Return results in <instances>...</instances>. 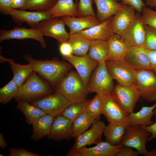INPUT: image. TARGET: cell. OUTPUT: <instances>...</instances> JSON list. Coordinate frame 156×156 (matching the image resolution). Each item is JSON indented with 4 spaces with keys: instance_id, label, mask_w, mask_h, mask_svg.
I'll return each instance as SVG.
<instances>
[{
    "instance_id": "cell-1",
    "label": "cell",
    "mask_w": 156,
    "mask_h": 156,
    "mask_svg": "<svg viewBox=\"0 0 156 156\" xmlns=\"http://www.w3.org/2000/svg\"><path fill=\"white\" fill-rule=\"evenodd\" d=\"M23 57L33 71L48 82L53 89L73 66L69 63L61 61L56 57L51 60H38L29 54L25 55Z\"/></svg>"
},
{
    "instance_id": "cell-2",
    "label": "cell",
    "mask_w": 156,
    "mask_h": 156,
    "mask_svg": "<svg viewBox=\"0 0 156 156\" xmlns=\"http://www.w3.org/2000/svg\"><path fill=\"white\" fill-rule=\"evenodd\" d=\"M54 92L51 84L33 71L19 87L18 93L14 99L16 102L23 101L31 103L40 98Z\"/></svg>"
},
{
    "instance_id": "cell-3",
    "label": "cell",
    "mask_w": 156,
    "mask_h": 156,
    "mask_svg": "<svg viewBox=\"0 0 156 156\" xmlns=\"http://www.w3.org/2000/svg\"><path fill=\"white\" fill-rule=\"evenodd\" d=\"M71 103L87 99V87L77 71L70 70L53 89Z\"/></svg>"
},
{
    "instance_id": "cell-4",
    "label": "cell",
    "mask_w": 156,
    "mask_h": 156,
    "mask_svg": "<svg viewBox=\"0 0 156 156\" xmlns=\"http://www.w3.org/2000/svg\"><path fill=\"white\" fill-rule=\"evenodd\" d=\"M100 95L102 114L106 117L109 123L126 128L130 127L129 114L119 104L112 92Z\"/></svg>"
},
{
    "instance_id": "cell-5",
    "label": "cell",
    "mask_w": 156,
    "mask_h": 156,
    "mask_svg": "<svg viewBox=\"0 0 156 156\" xmlns=\"http://www.w3.org/2000/svg\"><path fill=\"white\" fill-rule=\"evenodd\" d=\"M107 69L117 83L126 86H136V71L124 60L106 61Z\"/></svg>"
},
{
    "instance_id": "cell-6",
    "label": "cell",
    "mask_w": 156,
    "mask_h": 156,
    "mask_svg": "<svg viewBox=\"0 0 156 156\" xmlns=\"http://www.w3.org/2000/svg\"><path fill=\"white\" fill-rule=\"evenodd\" d=\"M105 62H99L94 70L87 87L89 92L100 95L112 92L114 87L113 79L107 69Z\"/></svg>"
},
{
    "instance_id": "cell-7",
    "label": "cell",
    "mask_w": 156,
    "mask_h": 156,
    "mask_svg": "<svg viewBox=\"0 0 156 156\" xmlns=\"http://www.w3.org/2000/svg\"><path fill=\"white\" fill-rule=\"evenodd\" d=\"M151 133L141 125L130 126L126 128L120 144L123 146H128L135 148L139 154L144 155L148 151L146 144Z\"/></svg>"
},
{
    "instance_id": "cell-8",
    "label": "cell",
    "mask_w": 156,
    "mask_h": 156,
    "mask_svg": "<svg viewBox=\"0 0 156 156\" xmlns=\"http://www.w3.org/2000/svg\"><path fill=\"white\" fill-rule=\"evenodd\" d=\"M71 103L62 94L56 92L40 98L31 103L42 109L47 114L55 117L61 115Z\"/></svg>"
},
{
    "instance_id": "cell-9",
    "label": "cell",
    "mask_w": 156,
    "mask_h": 156,
    "mask_svg": "<svg viewBox=\"0 0 156 156\" xmlns=\"http://www.w3.org/2000/svg\"><path fill=\"white\" fill-rule=\"evenodd\" d=\"M112 93L116 100L129 114L133 112L135 105L141 97L136 86H126L117 83Z\"/></svg>"
},
{
    "instance_id": "cell-10",
    "label": "cell",
    "mask_w": 156,
    "mask_h": 156,
    "mask_svg": "<svg viewBox=\"0 0 156 156\" xmlns=\"http://www.w3.org/2000/svg\"><path fill=\"white\" fill-rule=\"evenodd\" d=\"M136 81L141 97L148 102L156 101V76L154 73L150 70L137 71Z\"/></svg>"
},
{
    "instance_id": "cell-11",
    "label": "cell",
    "mask_w": 156,
    "mask_h": 156,
    "mask_svg": "<svg viewBox=\"0 0 156 156\" xmlns=\"http://www.w3.org/2000/svg\"><path fill=\"white\" fill-rule=\"evenodd\" d=\"M65 25L61 18H52L41 21L36 29L41 31L44 36L53 38L60 43L68 41L70 37Z\"/></svg>"
},
{
    "instance_id": "cell-12",
    "label": "cell",
    "mask_w": 156,
    "mask_h": 156,
    "mask_svg": "<svg viewBox=\"0 0 156 156\" xmlns=\"http://www.w3.org/2000/svg\"><path fill=\"white\" fill-rule=\"evenodd\" d=\"M106 126L104 122L99 120L94 122L89 130L76 138L75 141L70 151H76L87 145L97 144L102 141V135Z\"/></svg>"
},
{
    "instance_id": "cell-13",
    "label": "cell",
    "mask_w": 156,
    "mask_h": 156,
    "mask_svg": "<svg viewBox=\"0 0 156 156\" xmlns=\"http://www.w3.org/2000/svg\"><path fill=\"white\" fill-rule=\"evenodd\" d=\"M146 25L142 20L141 15L136 14L133 23L121 36L128 48L143 47L145 38Z\"/></svg>"
},
{
    "instance_id": "cell-14",
    "label": "cell",
    "mask_w": 156,
    "mask_h": 156,
    "mask_svg": "<svg viewBox=\"0 0 156 156\" xmlns=\"http://www.w3.org/2000/svg\"><path fill=\"white\" fill-rule=\"evenodd\" d=\"M42 33L36 28H26L16 27L8 30L2 29L0 31V42L7 40L32 39L37 40L43 48L47 47Z\"/></svg>"
},
{
    "instance_id": "cell-15",
    "label": "cell",
    "mask_w": 156,
    "mask_h": 156,
    "mask_svg": "<svg viewBox=\"0 0 156 156\" xmlns=\"http://www.w3.org/2000/svg\"><path fill=\"white\" fill-rule=\"evenodd\" d=\"M64 59L75 68L84 84L87 87L92 73L99 63L90 58L88 55L78 56L73 54Z\"/></svg>"
},
{
    "instance_id": "cell-16",
    "label": "cell",
    "mask_w": 156,
    "mask_h": 156,
    "mask_svg": "<svg viewBox=\"0 0 156 156\" xmlns=\"http://www.w3.org/2000/svg\"><path fill=\"white\" fill-rule=\"evenodd\" d=\"M123 146L120 144L112 145L103 141L93 147L85 146L77 151H69L66 156H116Z\"/></svg>"
},
{
    "instance_id": "cell-17",
    "label": "cell",
    "mask_w": 156,
    "mask_h": 156,
    "mask_svg": "<svg viewBox=\"0 0 156 156\" xmlns=\"http://www.w3.org/2000/svg\"><path fill=\"white\" fill-rule=\"evenodd\" d=\"M135 11L132 7L124 5L112 17V25L114 33L122 36L125 33L136 18Z\"/></svg>"
},
{
    "instance_id": "cell-18",
    "label": "cell",
    "mask_w": 156,
    "mask_h": 156,
    "mask_svg": "<svg viewBox=\"0 0 156 156\" xmlns=\"http://www.w3.org/2000/svg\"><path fill=\"white\" fill-rule=\"evenodd\" d=\"M8 15L19 25L25 22L33 28H36L42 21L52 18L49 12H29L14 9L10 10Z\"/></svg>"
},
{
    "instance_id": "cell-19",
    "label": "cell",
    "mask_w": 156,
    "mask_h": 156,
    "mask_svg": "<svg viewBox=\"0 0 156 156\" xmlns=\"http://www.w3.org/2000/svg\"><path fill=\"white\" fill-rule=\"evenodd\" d=\"M123 60L136 71L143 70L151 71L148 56L143 47L128 48Z\"/></svg>"
},
{
    "instance_id": "cell-20",
    "label": "cell",
    "mask_w": 156,
    "mask_h": 156,
    "mask_svg": "<svg viewBox=\"0 0 156 156\" xmlns=\"http://www.w3.org/2000/svg\"><path fill=\"white\" fill-rule=\"evenodd\" d=\"M73 122L61 115L55 117L47 139L55 141L69 140L72 138Z\"/></svg>"
},
{
    "instance_id": "cell-21",
    "label": "cell",
    "mask_w": 156,
    "mask_h": 156,
    "mask_svg": "<svg viewBox=\"0 0 156 156\" xmlns=\"http://www.w3.org/2000/svg\"><path fill=\"white\" fill-rule=\"evenodd\" d=\"M77 33L90 40L107 41L114 33L112 25V17L97 25Z\"/></svg>"
},
{
    "instance_id": "cell-22",
    "label": "cell",
    "mask_w": 156,
    "mask_h": 156,
    "mask_svg": "<svg viewBox=\"0 0 156 156\" xmlns=\"http://www.w3.org/2000/svg\"><path fill=\"white\" fill-rule=\"evenodd\" d=\"M70 29V35L77 33L100 24L96 16L90 15L80 17L66 16L61 18Z\"/></svg>"
},
{
    "instance_id": "cell-23",
    "label": "cell",
    "mask_w": 156,
    "mask_h": 156,
    "mask_svg": "<svg viewBox=\"0 0 156 156\" xmlns=\"http://www.w3.org/2000/svg\"><path fill=\"white\" fill-rule=\"evenodd\" d=\"M107 42L108 52L106 61L123 60L128 48L121 36L114 33Z\"/></svg>"
},
{
    "instance_id": "cell-24",
    "label": "cell",
    "mask_w": 156,
    "mask_h": 156,
    "mask_svg": "<svg viewBox=\"0 0 156 156\" xmlns=\"http://www.w3.org/2000/svg\"><path fill=\"white\" fill-rule=\"evenodd\" d=\"M97 11V18L101 23L115 15L124 5L116 0H94Z\"/></svg>"
},
{
    "instance_id": "cell-25",
    "label": "cell",
    "mask_w": 156,
    "mask_h": 156,
    "mask_svg": "<svg viewBox=\"0 0 156 156\" xmlns=\"http://www.w3.org/2000/svg\"><path fill=\"white\" fill-rule=\"evenodd\" d=\"M8 62L13 73L12 79L20 87L26 81L33 71L29 64L21 65L14 62L13 59H8L0 55V62Z\"/></svg>"
},
{
    "instance_id": "cell-26",
    "label": "cell",
    "mask_w": 156,
    "mask_h": 156,
    "mask_svg": "<svg viewBox=\"0 0 156 156\" xmlns=\"http://www.w3.org/2000/svg\"><path fill=\"white\" fill-rule=\"evenodd\" d=\"M55 117L47 114L36 120L32 125L33 133L31 137V139L36 141L48 136Z\"/></svg>"
},
{
    "instance_id": "cell-27",
    "label": "cell",
    "mask_w": 156,
    "mask_h": 156,
    "mask_svg": "<svg viewBox=\"0 0 156 156\" xmlns=\"http://www.w3.org/2000/svg\"><path fill=\"white\" fill-rule=\"evenodd\" d=\"M156 107V101L151 106L142 107L138 112L129 114L130 126L136 125L148 126L153 125L154 122L151 119L154 115V110Z\"/></svg>"
},
{
    "instance_id": "cell-28",
    "label": "cell",
    "mask_w": 156,
    "mask_h": 156,
    "mask_svg": "<svg viewBox=\"0 0 156 156\" xmlns=\"http://www.w3.org/2000/svg\"><path fill=\"white\" fill-rule=\"evenodd\" d=\"M78 1L73 0H58L48 12L52 18L76 16Z\"/></svg>"
},
{
    "instance_id": "cell-29",
    "label": "cell",
    "mask_w": 156,
    "mask_h": 156,
    "mask_svg": "<svg viewBox=\"0 0 156 156\" xmlns=\"http://www.w3.org/2000/svg\"><path fill=\"white\" fill-rule=\"evenodd\" d=\"M16 108L23 113L25 118V122L29 125H32L37 119L47 114L35 105L24 101L18 102Z\"/></svg>"
},
{
    "instance_id": "cell-30",
    "label": "cell",
    "mask_w": 156,
    "mask_h": 156,
    "mask_svg": "<svg viewBox=\"0 0 156 156\" xmlns=\"http://www.w3.org/2000/svg\"><path fill=\"white\" fill-rule=\"evenodd\" d=\"M99 119L90 116L85 110L73 122L72 138L76 139L87 130L94 122Z\"/></svg>"
},
{
    "instance_id": "cell-31",
    "label": "cell",
    "mask_w": 156,
    "mask_h": 156,
    "mask_svg": "<svg viewBox=\"0 0 156 156\" xmlns=\"http://www.w3.org/2000/svg\"><path fill=\"white\" fill-rule=\"evenodd\" d=\"M108 52L107 41L101 40L91 41L88 55L99 63L106 61Z\"/></svg>"
},
{
    "instance_id": "cell-32",
    "label": "cell",
    "mask_w": 156,
    "mask_h": 156,
    "mask_svg": "<svg viewBox=\"0 0 156 156\" xmlns=\"http://www.w3.org/2000/svg\"><path fill=\"white\" fill-rule=\"evenodd\" d=\"M91 41L78 33L70 35L68 40L72 47L73 55L78 56L88 55Z\"/></svg>"
},
{
    "instance_id": "cell-33",
    "label": "cell",
    "mask_w": 156,
    "mask_h": 156,
    "mask_svg": "<svg viewBox=\"0 0 156 156\" xmlns=\"http://www.w3.org/2000/svg\"><path fill=\"white\" fill-rule=\"evenodd\" d=\"M126 128L120 125L109 123L106 126L103 134L105 141L112 145L119 144L125 134Z\"/></svg>"
},
{
    "instance_id": "cell-34",
    "label": "cell",
    "mask_w": 156,
    "mask_h": 156,
    "mask_svg": "<svg viewBox=\"0 0 156 156\" xmlns=\"http://www.w3.org/2000/svg\"><path fill=\"white\" fill-rule=\"evenodd\" d=\"M90 100L71 103L64 110L61 115L73 122L86 110Z\"/></svg>"
},
{
    "instance_id": "cell-35",
    "label": "cell",
    "mask_w": 156,
    "mask_h": 156,
    "mask_svg": "<svg viewBox=\"0 0 156 156\" xmlns=\"http://www.w3.org/2000/svg\"><path fill=\"white\" fill-rule=\"evenodd\" d=\"M19 87L12 79L0 89V103L6 104L17 96Z\"/></svg>"
},
{
    "instance_id": "cell-36",
    "label": "cell",
    "mask_w": 156,
    "mask_h": 156,
    "mask_svg": "<svg viewBox=\"0 0 156 156\" xmlns=\"http://www.w3.org/2000/svg\"><path fill=\"white\" fill-rule=\"evenodd\" d=\"M58 0H27L21 10H30L36 11L48 12L54 6Z\"/></svg>"
},
{
    "instance_id": "cell-37",
    "label": "cell",
    "mask_w": 156,
    "mask_h": 156,
    "mask_svg": "<svg viewBox=\"0 0 156 156\" xmlns=\"http://www.w3.org/2000/svg\"><path fill=\"white\" fill-rule=\"evenodd\" d=\"M90 116L100 119L102 114L100 95L96 94L94 98L90 101L86 110Z\"/></svg>"
},
{
    "instance_id": "cell-38",
    "label": "cell",
    "mask_w": 156,
    "mask_h": 156,
    "mask_svg": "<svg viewBox=\"0 0 156 156\" xmlns=\"http://www.w3.org/2000/svg\"><path fill=\"white\" fill-rule=\"evenodd\" d=\"M92 3V0H79L77 4L76 16L77 17L90 15L96 16Z\"/></svg>"
},
{
    "instance_id": "cell-39",
    "label": "cell",
    "mask_w": 156,
    "mask_h": 156,
    "mask_svg": "<svg viewBox=\"0 0 156 156\" xmlns=\"http://www.w3.org/2000/svg\"><path fill=\"white\" fill-rule=\"evenodd\" d=\"M146 35L143 47L145 49L156 51V29L146 25Z\"/></svg>"
},
{
    "instance_id": "cell-40",
    "label": "cell",
    "mask_w": 156,
    "mask_h": 156,
    "mask_svg": "<svg viewBox=\"0 0 156 156\" xmlns=\"http://www.w3.org/2000/svg\"><path fill=\"white\" fill-rule=\"evenodd\" d=\"M141 13V18L145 25L156 29V11L144 6Z\"/></svg>"
},
{
    "instance_id": "cell-41",
    "label": "cell",
    "mask_w": 156,
    "mask_h": 156,
    "mask_svg": "<svg viewBox=\"0 0 156 156\" xmlns=\"http://www.w3.org/2000/svg\"><path fill=\"white\" fill-rule=\"evenodd\" d=\"M123 5H126L133 8L139 13H142L143 8L146 4L142 0H121Z\"/></svg>"
},
{
    "instance_id": "cell-42",
    "label": "cell",
    "mask_w": 156,
    "mask_h": 156,
    "mask_svg": "<svg viewBox=\"0 0 156 156\" xmlns=\"http://www.w3.org/2000/svg\"><path fill=\"white\" fill-rule=\"evenodd\" d=\"M59 49L63 58L73 54L72 47L68 41L60 43Z\"/></svg>"
},
{
    "instance_id": "cell-43",
    "label": "cell",
    "mask_w": 156,
    "mask_h": 156,
    "mask_svg": "<svg viewBox=\"0 0 156 156\" xmlns=\"http://www.w3.org/2000/svg\"><path fill=\"white\" fill-rule=\"evenodd\" d=\"M9 156H39L37 154L27 151L23 148H12L9 149Z\"/></svg>"
},
{
    "instance_id": "cell-44",
    "label": "cell",
    "mask_w": 156,
    "mask_h": 156,
    "mask_svg": "<svg viewBox=\"0 0 156 156\" xmlns=\"http://www.w3.org/2000/svg\"><path fill=\"white\" fill-rule=\"evenodd\" d=\"M139 153L137 151H134L131 147L122 146L116 156H137Z\"/></svg>"
},
{
    "instance_id": "cell-45",
    "label": "cell",
    "mask_w": 156,
    "mask_h": 156,
    "mask_svg": "<svg viewBox=\"0 0 156 156\" xmlns=\"http://www.w3.org/2000/svg\"><path fill=\"white\" fill-rule=\"evenodd\" d=\"M12 0H0V10L3 14L8 15L12 8Z\"/></svg>"
},
{
    "instance_id": "cell-46",
    "label": "cell",
    "mask_w": 156,
    "mask_h": 156,
    "mask_svg": "<svg viewBox=\"0 0 156 156\" xmlns=\"http://www.w3.org/2000/svg\"><path fill=\"white\" fill-rule=\"evenodd\" d=\"M146 50L150 61L151 71L156 76V51Z\"/></svg>"
},
{
    "instance_id": "cell-47",
    "label": "cell",
    "mask_w": 156,
    "mask_h": 156,
    "mask_svg": "<svg viewBox=\"0 0 156 156\" xmlns=\"http://www.w3.org/2000/svg\"><path fill=\"white\" fill-rule=\"evenodd\" d=\"M154 115L156 117V109L154 110ZM141 126L144 129L149 131L151 134V136L148 139V142H149L154 139H156V120L155 123H154L153 125H151Z\"/></svg>"
},
{
    "instance_id": "cell-48",
    "label": "cell",
    "mask_w": 156,
    "mask_h": 156,
    "mask_svg": "<svg viewBox=\"0 0 156 156\" xmlns=\"http://www.w3.org/2000/svg\"><path fill=\"white\" fill-rule=\"evenodd\" d=\"M27 0H12L13 9L21 10L25 6Z\"/></svg>"
},
{
    "instance_id": "cell-49",
    "label": "cell",
    "mask_w": 156,
    "mask_h": 156,
    "mask_svg": "<svg viewBox=\"0 0 156 156\" xmlns=\"http://www.w3.org/2000/svg\"><path fill=\"white\" fill-rule=\"evenodd\" d=\"M8 143L5 140L3 134L0 133V146L2 149H5L8 147Z\"/></svg>"
},
{
    "instance_id": "cell-50",
    "label": "cell",
    "mask_w": 156,
    "mask_h": 156,
    "mask_svg": "<svg viewBox=\"0 0 156 156\" xmlns=\"http://www.w3.org/2000/svg\"><path fill=\"white\" fill-rule=\"evenodd\" d=\"M146 4L151 7L156 8V0H146Z\"/></svg>"
},
{
    "instance_id": "cell-51",
    "label": "cell",
    "mask_w": 156,
    "mask_h": 156,
    "mask_svg": "<svg viewBox=\"0 0 156 156\" xmlns=\"http://www.w3.org/2000/svg\"><path fill=\"white\" fill-rule=\"evenodd\" d=\"M0 156H4V155H2V154H0Z\"/></svg>"
},
{
    "instance_id": "cell-52",
    "label": "cell",
    "mask_w": 156,
    "mask_h": 156,
    "mask_svg": "<svg viewBox=\"0 0 156 156\" xmlns=\"http://www.w3.org/2000/svg\"><path fill=\"white\" fill-rule=\"evenodd\" d=\"M117 1H119L120 0H116Z\"/></svg>"
}]
</instances>
